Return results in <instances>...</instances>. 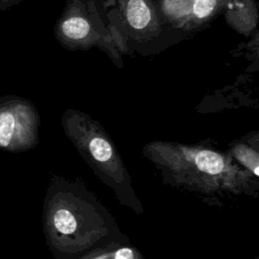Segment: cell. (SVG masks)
<instances>
[{"label":"cell","mask_w":259,"mask_h":259,"mask_svg":"<svg viewBox=\"0 0 259 259\" xmlns=\"http://www.w3.org/2000/svg\"><path fill=\"white\" fill-rule=\"evenodd\" d=\"M100 1L122 55L150 57L194 35L166 23L153 0Z\"/></svg>","instance_id":"1"},{"label":"cell","mask_w":259,"mask_h":259,"mask_svg":"<svg viewBox=\"0 0 259 259\" xmlns=\"http://www.w3.org/2000/svg\"><path fill=\"white\" fill-rule=\"evenodd\" d=\"M153 3L166 23L193 34L220 15L245 36L258 31L259 4L256 0H153Z\"/></svg>","instance_id":"2"},{"label":"cell","mask_w":259,"mask_h":259,"mask_svg":"<svg viewBox=\"0 0 259 259\" xmlns=\"http://www.w3.org/2000/svg\"><path fill=\"white\" fill-rule=\"evenodd\" d=\"M55 35L69 51H102L118 68L123 65L110 32L100 0H67L63 13L56 23Z\"/></svg>","instance_id":"3"},{"label":"cell","mask_w":259,"mask_h":259,"mask_svg":"<svg viewBox=\"0 0 259 259\" xmlns=\"http://www.w3.org/2000/svg\"><path fill=\"white\" fill-rule=\"evenodd\" d=\"M194 163L200 171L212 175L222 173L226 167L223 157L209 150H200L196 152L194 156Z\"/></svg>","instance_id":"4"},{"label":"cell","mask_w":259,"mask_h":259,"mask_svg":"<svg viewBox=\"0 0 259 259\" xmlns=\"http://www.w3.org/2000/svg\"><path fill=\"white\" fill-rule=\"evenodd\" d=\"M16 131V119L14 114L9 111L0 113V147L7 148L14 137Z\"/></svg>","instance_id":"5"},{"label":"cell","mask_w":259,"mask_h":259,"mask_svg":"<svg viewBox=\"0 0 259 259\" xmlns=\"http://www.w3.org/2000/svg\"><path fill=\"white\" fill-rule=\"evenodd\" d=\"M54 225L59 232L65 235L72 234L73 232H75L77 227V223L74 215H72V213L66 208L58 209L55 212Z\"/></svg>","instance_id":"6"},{"label":"cell","mask_w":259,"mask_h":259,"mask_svg":"<svg viewBox=\"0 0 259 259\" xmlns=\"http://www.w3.org/2000/svg\"><path fill=\"white\" fill-rule=\"evenodd\" d=\"M89 149L92 156L99 162H106L112 157V148L103 138L95 137L90 141Z\"/></svg>","instance_id":"7"},{"label":"cell","mask_w":259,"mask_h":259,"mask_svg":"<svg viewBox=\"0 0 259 259\" xmlns=\"http://www.w3.org/2000/svg\"><path fill=\"white\" fill-rule=\"evenodd\" d=\"M237 158L246 166L248 167L253 173L258 176L259 175V166H258V157L255 152L252 150L242 146L235 150Z\"/></svg>","instance_id":"8"},{"label":"cell","mask_w":259,"mask_h":259,"mask_svg":"<svg viewBox=\"0 0 259 259\" xmlns=\"http://www.w3.org/2000/svg\"><path fill=\"white\" fill-rule=\"evenodd\" d=\"M92 259H135V254L131 248L125 247L108 254H103L99 257H94Z\"/></svg>","instance_id":"9"}]
</instances>
